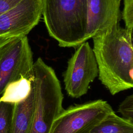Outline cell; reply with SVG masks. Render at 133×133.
<instances>
[{"label":"cell","instance_id":"6da1fadb","mask_svg":"<svg viewBox=\"0 0 133 133\" xmlns=\"http://www.w3.org/2000/svg\"><path fill=\"white\" fill-rule=\"evenodd\" d=\"M99 79L112 95L133 87L132 33L119 23L92 37Z\"/></svg>","mask_w":133,"mask_h":133},{"label":"cell","instance_id":"7a4b0ae2","mask_svg":"<svg viewBox=\"0 0 133 133\" xmlns=\"http://www.w3.org/2000/svg\"><path fill=\"white\" fill-rule=\"evenodd\" d=\"M87 0H42V15L49 35L62 47L86 41Z\"/></svg>","mask_w":133,"mask_h":133},{"label":"cell","instance_id":"3957f363","mask_svg":"<svg viewBox=\"0 0 133 133\" xmlns=\"http://www.w3.org/2000/svg\"><path fill=\"white\" fill-rule=\"evenodd\" d=\"M32 84L35 108L30 133H49L57 116L63 110V95L54 69L38 58L33 63Z\"/></svg>","mask_w":133,"mask_h":133},{"label":"cell","instance_id":"277c9868","mask_svg":"<svg viewBox=\"0 0 133 133\" xmlns=\"http://www.w3.org/2000/svg\"><path fill=\"white\" fill-rule=\"evenodd\" d=\"M33 63L26 36L0 38V96L11 82L31 77Z\"/></svg>","mask_w":133,"mask_h":133},{"label":"cell","instance_id":"5b68a950","mask_svg":"<svg viewBox=\"0 0 133 133\" xmlns=\"http://www.w3.org/2000/svg\"><path fill=\"white\" fill-rule=\"evenodd\" d=\"M113 111L102 99L71 106L57 116L49 133H86Z\"/></svg>","mask_w":133,"mask_h":133},{"label":"cell","instance_id":"8992f818","mask_svg":"<svg viewBox=\"0 0 133 133\" xmlns=\"http://www.w3.org/2000/svg\"><path fill=\"white\" fill-rule=\"evenodd\" d=\"M77 47L63 75L65 90L74 98L85 95L90 84L98 75L97 63L89 43L86 41Z\"/></svg>","mask_w":133,"mask_h":133},{"label":"cell","instance_id":"52a82bcc","mask_svg":"<svg viewBox=\"0 0 133 133\" xmlns=\"http://www.w3.org/2000/svg\"><path fill=\"white\" fill-rule=\"evenodd\" d=\"M42 16V0H22L0 15V38L26 36Z\"/></svg>","mask_w":133,"mask_h":133},{"label":"cell","instance_id":"ba28073f","mask_svg":"<svg viewBox=\"0 0 133 133\" xmlns=\"http://www.w3.org/2000/svg\"><path fill=\"white\" fill-rule=\"evenodd\" d=\"M86 41L119 23L121 0H87Z\"/></svg>","mask_w":133,"mask_h":133},{"label":"cell","instance_id":"9c48e42d","mask_svg":"<svg viewBox=\"0 0 133 133\" xmlns=\"http://www.w3.org/2000/svg\"><path fill=\"white\" fill-rule=\"evenodd\" d=\"M32 82V81H31ZM35 108V94L32 89L29 96L23 101L14 105L11 133H30Z\"/></svg>","mask_w":133,"mask_h":133},{"label":"cell","instance_id":"30bf717a","mask_svg":"<svg viewBox=\"0 0 133 133\" xmlns=\"http://www.w3.org/2000/svg\"><path fill=\"white\" fill-rule=\"evenodd\" d=\"M86 133H133V123L113 111Z\"/></svg>","mask_w":133,"mask_h":133},{"label":"cell","instance_id":"8fae6325","mask_svg":"<svg viewBox=\"0 0 133 133\" xmlns=\"http://www.w3.org/2000/svg\"><path fill=\"white\" fill-rule=\"evenodd\" d=\"M31 78L22 77L9 83L2 94L0 101L15 104L25 99L32 89Z\"/></svg>","mask_w":133,"mask_h":133},{"label":"cell","instance_id":"7c38bea8","mask_svg":"<svg viewBox=\"0 0 133 133\" xmlns=\"http://www.w3.org/2000/svg\"><path fill=\"white\" fill-rule=\"evenodd\" d=\"M14 104L0 101V133H11Z\"/></svg>","mask_w":133,"mask_h":133},{"label":"cell","instance_id":"4fadbf2b","mask_svg":"<svg viewBox=\"0 0 133 133\" xmlns=\"http://www.w3.org/2000/svg\"><path fill=\"white\" fill-rule=\"evenodd\" d=\"M121 18L123 19L125 29L132 32L133 27V0H124V8L121 12Z\"/></svg>","mask_w":133,"mask_h":133},{"label":"cell","instance_id":"5bb4252c","mask_svg":"<svg viewBox=\"0 0 133 133\" xmlns=\"http://www.w3.org/2000/svg\"><path fill=\"white\" fill-rule=\"evenodd\" d=\"M118 112L121 114L122 117L133 123V95H130L120 103Z\"/></svg>","mask_w":133,"mask_h":133},{"label":"cell","instance_id":"9a60e30c","mask_svg":"<svg viewBox=\"0 0 133 133\" xmlns=\"http://www.w3.org/2000/svg\"><path fill=\"white\" fill-rule=\"evenodd\" d=\"M22 0H0V15L15 7Z\"/></svg>","mask_w":133,"mask_h":133}]
</instances>
